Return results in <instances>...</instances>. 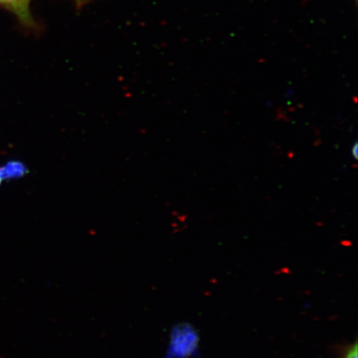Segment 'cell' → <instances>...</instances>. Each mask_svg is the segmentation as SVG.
Instances as JSON below:
<instances>
[{
	"mask_svg": "<svg viewBox=\"0 0 358 358\" xmlns=\"http://www.w3.org/2000/svg\"><path fill=\"white\" fill-rule=\"evenodd\" d=\"M31 0H0V6L15 15L27 27L34 28V21L29 10Z\"/></svg>",
	"mask_w": 358,
	"mask_h": 358,
	"instance_id": "obj_1",
	"label": "cell"
},
{
	"mask_svg": "<svg viewBox=\"0 0 358 358\" xmlns=\"http://www.w3.org/2000/svg\"><path fill=\"white\" fill-rule=\"evenodd\" d=\"M29 173L28 168L19 160L8 161V163L0 167V176L3 180L19 179L24 177Z\"/></svg>",
	"mask_w": 358,
	"mask_h": 358,
	"instance_id": "obj_2",
	"label": "cell"
},
{
	"mask_svg": "<svg viewBox=\"0 0 358 358\" xmlns=\"http://www.w3.org/2000/svg\"><path fill=\"white\" fill-rule=\"evenodd\" d=\"M340 358H358V345L357 340L355 342L347 345L339 347Z\"/></svg>",
	"mask_w": 358,
	"mask_h": 358,
	"instance_id": "obj_3",
	"label": "cell"
},
{
	"mask_svg": "<svg viewBox=\"0 0 358 358\" xmlns=\"http://www.w3.org/2000/svg\"><path fill=\"white\" fill-rule=\"evenodd\" d=\"M91 0H75V2L77 3L78 6L83 7L85 4H87Z\"/></svg>",
	"mask_w": 358,
	"mask_h": 358,
	"instance_id": "obj_4",
	"label": "cell"
},
{
	"mask_svg": "<svg viewBox=\"0 0 358 358\" xmlns=\"http://www.w3.org/2000/svg\"><path fill=\"white\" fill-rule=\"evenodd\" d=\"M352 153L353 156H355V158L357 159V143L352 147Z\"/></svg>",
	"mask_w": 358,
	"mask_h": 358,
	"instance_id": "obj_5",
	"label": "cell"
},
{
	"mask_svg": "<svg viewBox=\"0 0 358 358\" xmlns=\"http://www.w3.org/2000/svg\"><path fill=\"white\" fill-rule=\"evenodd\" d=\"M3 181V179L2 176H0V186H1Z\"/></svg>",
	"mask_w": 358,
	"mask_h": 358,
	"instance_id": "obj_6",
	"label": "cell"
}]
</instances>
